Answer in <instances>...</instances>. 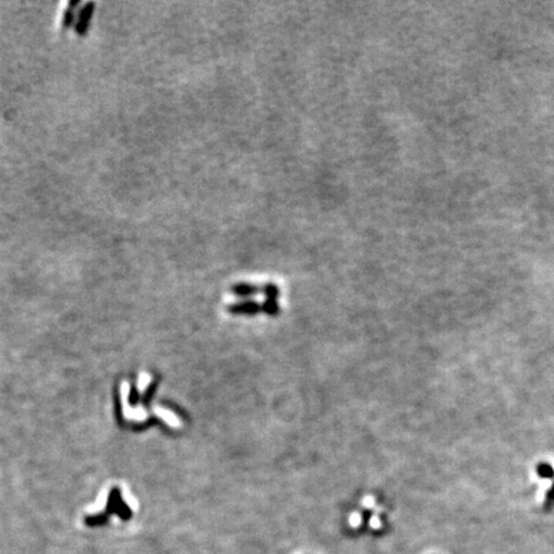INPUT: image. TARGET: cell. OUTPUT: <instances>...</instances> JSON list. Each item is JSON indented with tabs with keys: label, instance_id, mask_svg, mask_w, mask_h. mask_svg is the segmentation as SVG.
<instances>
[{
	"label": "cell",
	"instance_id": "obj_4",
	"mask_svg": "<svg viewBox=\"0 0 554 554\" xmlns=\"http://www.w3.org/2000/svg\"><path fill=\"white\" fill-rule=\"evenodd\" d=\"M149 383H150L149 375H148V373H141L139 377V382H137V387H139L140 393H144Z\"/></svg>",
	"mask_w": 554,
	"mask_h": 554
},
{
	"label": "cell",
	"instance_id": "obj_3",
	"mask_svg": "<svg viewBox=\"0 0 554 554\" xmlns=\"http://www.w3.org/2000/svg\"><path fill=\"white\" fill-rule=\"evenodd\" d=\"M232 293L236 296H251L258 293V289L249 284H239L232 287Z\"/></svg>",
	"mask_w": 554,
	"mask_h": 554
},
{
	"label": "cell",
	"instance_id": "obj_2",
	"mask_svg": "<svg viewBox=\"0 0 554 554\" xmlns=\"http://www.w3.org/2000/svg\"><path fill=\"white\" fill-rule=\"evenodd\" d=\"M154 413H155L158 417H160L162 420H164V421L167 422L170 426H172V427H180V426H181V422H180V420L177 419V416L171 413V412H168L167 409H163V408L160 407H155L154 408Z\"/></svg>",
	"mask_w": 554,
	"mask_h": 554
},
{
	"label": "cell",
	"instance_id": "obj_1",
	"mask_svg": "<svg viewBox=\"0 0 554 554\" xmlns=\"http://www.w3.org/2000/svg\"><path fill=\"white\" fill-rule=\"evenodd\" d=\"M94 8H95L94 3H87L84 7V9H82V13H81L80 16V22H78V27H77L80 35H85V32H86L87 30V26H89V19H90L91 14L94 13Z\"/></svg>",
	"mask_w": 554,
	"mask_h": 554
}]
</instances>
